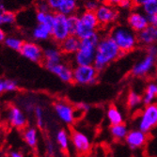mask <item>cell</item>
<instances>
[{"mask_svg": "<svg viewBox=\"0 0 157 157\" xmlns=\"http://www.w3.org/2000/svg\"><path fill=\"white\" fill-rule=\"evenodd\" d=\"M157 58L147 54L144 58L137 61L132 68L131 73L135 77H145L155 69Z\"/></svg>", "mask_w": 157, "mask_h": 157, "instance_id": "cell-10", "label": "cell"}, {"mask_svg": "<svg viewBox=\"0 0 157 157\" xmlns=\"http://www.w3.org/2000/svg\"><path fill=\"white\" fill-rule=\"evenodd\" d=\"M100 27L99 21L96 13L93 11L85 10L79 14V23L75 32V35L80 39L84 40L90 37Z\"/></svg>", "mask_w": 157, "mask_h": 157, "instance_id": "cell-4", "label": "cell"}, {"mask_svg": "<svg viewBox=\"0 0 157 157\" xmlns=\"http://www.w3.org/2000/svg\"><path fill=\"white\" fill-rule=\"evenodd\" d=\"M81 44V40L76 35H70L62 42L59 44V49L63 55L66 56H75L78 51Z\"/></svg>", "mask_w": 157, "mask_h": 157, "instance_id": "cell-18", "label": "cell"}, {"mask_svg": "<svg viewBox=\"0 0 157 157\" xmlns=\"http://www.w3.org/2000/svg\"><path fill=\"white\" fill-rule=\"evenodd\" d=\"M148 19H149V24L151 25H153V26H156L157 27V14L148 16Z\"/></svg>", "mask_w": 157, "mask_h": 157, "instance_id": "cell-44", "label": "cell"}, {"mask_svg": "<svg viewBox=\"0 0 157 157\" xmlns=\"http://www.w3.org/2000/svg\"><path fill=\"white\" fill-rule=\"evenodd\" d=\"M121 1L122 0H105V3L112 7H119Z\"/></svg>", "mask_w": 157, "mask_h": 157, "instance_id": "cell-43", "label": "cell"}, {"mask_svg": "<svg viewBox=\"0 0 157 157\" xmlns=\"http://www.w3.org/2000/svg\"><path fill=\"white\" fill-rule=\"evenodd\" d=\"M141 104H143V102H142V95H140L135 90H130L128 92L126 100V105L128 108L134 110L137 108Z\"/></svg>", "mask_w": 157, "mask_h": 157, "instance_id": "cell-27", "label": "cell"}, {"mask_svg": "<svg viewBox=\"0 0 157 157\" xmlns=\"http://www.w3.org/2000/svg\"><path fill=\"white\" fill-rule=\"evenodd\" d=\"M67 23H68V27L71 35H75L78 23H79V15L77 14H73V15L67 16Z\"/></svg>", "mask_w": 157, "mask_h": 157, "instance_id": "cell-33", "label": "cell"}, {"mask_svg": "<svg viewBox=\"0 0 157 157\" xmlns=\"http://www.w3.org/2000/svg\"><path fill=\"white\" fill-rule=\"evenodd\" d=\"M6 32L3 29L2 26H0V42H4L5 39H6Z\"/></svg>", "mask_w": 157, "mask_h": 157, "instance_id": "cell-45", "label": "cell"}, {"mask_svg": "<svg viewBox=\"0 0 157 157\" xmlns=\"http://www.w3.org/2000/svg\"><path fill=\"white\" fill-rule=\"evenodd\" d=\"M90 105L88 104H85V103H80V104H77L75 106V112H79V113H83V114H86L90 111Z\"/></svg>", "mask_w": 157, "mask_h": 157, "instance_id": "cell-38", "label": "cell"}, {"mask_svg": "<svg viewBox=\"0 0 157 157\" xmlns=\"http://www.w3.org/2000/svg\"><path fill=\"white\" fill-rule=\"evenodd\" d=\"M125 143L131 150H136L142 148L147 141V134L142 132L141 130L133 129L129 131L125 137Z\"/></svg>", "mask_w": 157, "mask_h": 157, "instance_id": "cell-16", "label": "cell"}, {"mask_svg": "<svg viewBox=\"0 0 157 157\" xmlns=\"http://www.w3.org/2000/svg\"><path fill=\"white\" fill-rule=\"evenodd\" d=\"M23 138L27 146H29L30 148H35L39 140L37 129L34 127H25L23 131Z\"/></svg>", "mask_w": 157, "mask_h": 157, "instance_id": "cell-23", "label": "cell"}, {"mask_svg": "<svg viewBox=\"0 0 157 157\" xmlns=\"http://www.w3.org/2000/svg\"><path fill=\"white\" fill-rule=\"evenodd\" d=\"M133 4H134V8L136 9H141L147 2H149L150 0H132Z\"/></svg>", "mask_w": 157, "mask_h": 157, "instance_id": "cell-41", "label": "cell"}, {"mask_svg": "<svg viewBox=\"0 0 157 157\" xmlns=\"http://www.w3.org/2000/svg\"><path fill=\"white\" fill-rule=\"evenodd\" d=\"M119 8L122 10H131L134 8V4L132 0H122L121 4L119 5Z\"/></svg>", "mask_w": 157, "mask_h": 157, "instance_id": "cell-39", "label": "cell"}, {"mask_svg": "<svg viewBox=\"0 0 157 157\" xmlns=\"http://www.w3.org/2000/svg\"><path fill=\"white\" fill-rule=\"evenodd\" d=\"M121 56V51L113 39L109 35L103 36L96 48L93 65L99 72H102L109 64L120 59Z\"/></svg>", "mask_w": 157, "mask_h": 157, "instance_id": "cell-1", "label": "cell"}, {"mask_svg": "<svg viewBox=\"0 0 157 157\" xmlns=\"http://www.w3.org/2000/svg\"><path fill=\"white\" fill-rule=\"evenodd\" d=\"M44 68L56 77H59L63 83L70 84L74 82V68L62 61L55 64H44Z\"/></svg>", "mask_w": 157, "mask_h": 157, "instance_id": "cell-11", "label": "cell"}, {"mask_svg": "<svg viewBox=\"0 0 157 157\" xmlns=\"http://www.w3.org/2000/svg\"><path fill=\"white\" fill-rule=\"evenodd\" d=\"M141 10L143 11L147 16L157 14V0H150L149 2H147L141 8Z\"/></svg>", "mask_w": 157, "mask_h": 157, "instance_id": "cell-34", "label": "cell"}, {"mask_svg": "<svg viewBox=\"0 0 157 157\" xmlns=\"http://www.w3.org/2000/svg\"><path fill=\"white\" fill-rule=\"evenodd\" d=\"M19 53L31 62H44V49L34 41H25Z\"/></svg>", "mask_w": 157, "mask_h": 157, "instance_id": "cell-12", "label": "cell"}, {"mask_svg": "<svg viewBox=\"0 0 157 157\" xmlns=\"http://www.w3.org/2000/svg\"><path fill=\"white\" fill-rule=\"evenodd\" d=\"M99 71L94 65H75L74 68V83L80 86H90L97 82Z\"/></svg>", "mask_w": 157, "mask_h": 157, "instance_id": "cell-6", "label": "cell"}, {"mask_svg": "<svg viewBox=\"0 0 157 157\" xmlns=\"http://www.w3.org/2000/svg\"><path fill=\"white\" fill-rule=\"evenodd\" d=\"M157 99V83L151 82L147 85V87L144 90V93L142 95V102L144 105H148L155 102Z\"/></svg>", "mask_w": 157, "mask_h": 157, "instance_id": "cell-21", "label": "cell"}, {"mask_svg": "<svg viewBox=\"0 0 157 157\" xmlns=\"http://www.w3.org/2000/svg\"><path fill=\"white\" fill-rule=\"evenodd\" d=\"M110 135L116 140H124L127 134L129 133L128 127L124 123H120L116 125H110L109 128Z\"/></svg>", "mask_w": 157, "mask_h": 157, "instance_id": "cell-25", "label": "cell"}, {"mask_svg": "<svg viewBox=\"0 0 157 157\" xmlns=\"http://www.w3.org/2000/svg\"><path fill=\"white\" fill-rule=\"evenodd\" d=\"M100 5L101 4H100L97 0H86L84 3V9H85V10L95 12Z\"/></svg>", "mask_w": 157, "mask_h": 157, "instance_id": "cell-35", "label": "cell"}, {"mask_svg": "<svg viewBox=\"0 0 157 157\" xmlns=\"http://www.w3.org/2000/svg\"><path fill=\"white\" fill-rule=\"evenodd\" d=\"M54 110L58 118L65 124L71 125L75 121V109L67 101L59 100L54 104Z\"/></svg>", "mask_w": 157, "mask_h": 157, "instance_id": "cell-9", "label": "cell"}, {"mask_svg": "<svg viewBox=\"0 0 157 157\" xmlns=\"http://www.w3.org/2000/svg\"><path fill=\"white\" fill-rule=\"evenodd\" d=\"M50 9L52 11H56L58 12L59 7L61 6L62 2H63V0H46Z\"/></svg>", "mask_w": 157, "mask_h": 157, "instance_id": "cell-37", "label": "cell"}, {"mask_svg": "<svg viewBox=\"0 0 157 157\" xmlns=\"http://www.w3.org/2000/svg\"><path fill=\"white\" fill-rule=\"evenodd\" d=\"M52 26L49 24H38L32 30V38L36 40H46L52 38Z\"/></svg>", "mask_w": 157, "mask_h": 157, "instance_id": "cell-19", "label": "cell"}, {"mask_svg": "<svg viewBox=\"0 0 157 157\" xmlns=\"http://www.w3.org/2000/svg\"><path fill=\"white\" fill-rule=\"evenodd\" d=\"M102 35L96 31L90 37L81 40L78 51L75 54L74 62L75 65H93L97 45L102 39Z\"/></svg>", "mask_w": 157, "mask_h": 157, "instance_id": "cell-2", "label": "cell"}, {"mask_svg": "<svg viewBox=\"0 0 157 157\" xmlns=\"http://www.w3.org/2000/svg\"><path fill=\"white\" fill-rule=\"evenodd\" d=\"M62 52L59 48L47 47L44 50V64H55L61 62Z\"/></svg>", "mask_w": 157, "mask_h": 157, "instance_id": "cell-20", "label": "cell"}, {"mask_svg": "<svg viewBox=\"0 0 157 157\" xmlns=\"http://www.w3.org/2000/svg\"><path fill=\"white\" fill-rule=\"evenodd\" d=\"M18 90V83L14 79H0V94L3 92H14Z\"/></svg>", "mask_w": 157, "mask_h": 157, "instance_id": "cell-28", "label": "cell"}, {"mask_svg": "<svg viewBox=\"0 0 157 157\" xmlns=\"http://www.w3.org/2000/svg\"><path fill=\"white\" fill-rule=\"evenodd\" d=\"M10 157H24L23 154L19 151H11L10 152Z\"/></svg>", "mask_w": 157, "mask_h": 157, "instance_id": "cell-46", "label": "cell"}, {"mask_svg": "<svg viewBox=\"0 0 157 157\" xmlns=\"http://www.w3.org/2000/svg\"><path fill=\"white\" fill-rule=\"evenodd\" d=\"M106 118L110 125H116L120 123H123L124 118L122 113L119 110V108L114 105H110L106 110Z\"/></svg>", "mask_w": 157, "mask_h": 157, "instance_id": "cell-22", "label": "cell"}, {"mask_svg": "<svg viewBox=\"0 0 157 157\" xmlns=\"http://www.w3.org/2000/svg\"><path fill=\"white\" fill-rule=\"evenodd\" d=\"M0 157H2V156H0Z\"/></svg>", "mask_w": 157, "mask_h": 157, "instance_id": "cell-48", "label": "cell"}, {"mask_svg": "<svg viewBox=\"0 0 157 157\" xmlns=\"http://www.w3.org/2000/svg\"><path fill=\"white\" fill-rule=\"evenodd\" d=\"M149 25L148 16L142 10H134L127 17V25L136 34L145 29Z\"/></svg>", "mask_w": 157, "mask_h": 157, "instance_id": "cell-13", "label": "cell"}, {"mask_svg": "<svg viewBox=\"0 0 157 157\" xmlns=\"http://www.w3.org/2000/svg\"><path fill=\"white\" fill-rule=\"evenodd\" d=\"M7 119L9 124L18 130L25 129L27 125V119L25 112L16 105H10L8 109Z\"/></svg>", "mask_w": 157, "mask_h": 157, "instance_id": "cell-14", "label": "cell"}, {"mask_svg": "<svg viewBox=\"0 0 157 157\" xmlns=\"http://www.w3.org/2000/svg\"><path fill=\"white\" fill-rule=\"evenodd\" d=\"M16 21V14L9 11V10H4V11H0V26H8L11 25L15 23Z\"/></svg>", "mask_w": 157, "mask_h": 157, "instance_id": "cell-30", "label": "cell"}, {"mask_svg": "<svg viewBox=\"0 0 157 157\" xmlns=\"http://www.w3.org/2000/svg\"><path fill=\"white\" fill-rule=\"evenodd\" d=\"M46 151H47V152H48V154L50 156H53L55 154V151H56L55 145H54L53 142L50 141V140H48L47 143H46Z\"/></svg>", "mask_w": 157, "mask_h": 157, "instance_id": "cell-40", "label": "cell"}, {"mask_svg": "<svg viewBox=\"0 0 157 157\" xmlns=\"http://www.w3.org/2000/svg\"><path fill=\"white\" fill-rule=\"evenodd\" d=\"M36 7H37V10L38 11H42V12L52 11L46 0H39V1H37Z\"/></svg>", "mask_w": 157, "mask_h": 157, "instance_id": "cell-36", "label": "cell"}, {"mask_svg": "<svg viewBox=\"0 0 157 157\" xmlns=\"http://www.w3.org/2000/svg\"><path fill=\"white\" fill-rule=\"evenodd\" d=\"M71 35L68 23L67 16L62 13L56 12L55 19L52 26V39L56 44H59L65 39H67Z\"/></svg>", "mask_w": 157, "mask_h": 157, "instance_id": "cell-7", "label": "cell"}, {"mask_svg": "<svg viewBox=\"0 0 157 157\" xmlns=\"http://www.w3.org/2000/svg\"><path fill=\"white\" fill-rule=\"evenodd\" d=\"M147 54L151 55V56H155V58H157V46H156V44H153V45L147 47Z\"/></svg>", "mask_w": 157, "mask_h": 157, "instance_id": "cell-42", "label": "cell"}, {"mask_svg": "<svg viewBox=\"0 0 157 157\" xmlns=\"http://www.w3.org/2000/svg\"><path fill=\"white\" fill-rule=\"evenodd\" d=\"M4 10H6L5 6L3 4H0V11H4Z\"/></svg>", "mask_w": 157, "mask_h": 157, "instance_id": "cell-47", "label": "cell"}, {"mask_svg": "<svg viewBox=\"0 0 157 157\" xmlns=\"http://www.w3.org/2000/svg\"><path fill=\"white\" fill-rule=\"evenodd\" d=\"M24 42L25 41L23 40H21L20 38L16 36H7L4 40V44L8 48L13 51H17V52H20Z\"/></svg>", "mask_w": 157, "mask_h": 157, "instance_id": "cell-29", "label": "cell"}, {"mask_svg": "<svg viewBox=\"0 0 157 157\" xmlns=\"http://www.w3.org/2000/svg\"><path fill=\"white\" fill-rule=\"evenodd\" d=\"M79 9V0H63L58 12L62 13L66 16L76 14Z\"/></svg>", "mask_w": 157, "mask_h": 157, "instance_id": "cell-24", "label": "cell"}, {"mask_svg": "<svg viewBox=\"0 0 157 157\" xmlns=\"http://www.w3.org/2000/svg\"><path fill=\"white\" fill-rule=\"evenodd\" d=\"M100 26H106L118 22L120 18V12L115 8L107 4H101L95 11Z\"/></svg>", "mask_w": 157, "mask_h": 157, "instance_id": "cell-8", "label": "cell"}, {"mask_svg": "<svg viewBox=\"0 0 157 157\" xmlns=\"http://www.w3.org/2000/svg\"><path fill=\"white\" fill-rule=\"evenodd\" d=\"M138 44L144 47H149L151 45L157 44V27L149 25L145 29L137 33Z\"/></svg>", "mask_w": 157, "mask_h": 157, "instance_id": "cell-17", "label": "cell"}, {"mask_svg": "<svg viewBox=\"0 0 157 157\" xmlns=\"http://www.w3.org/2000/svg\"><path fill=\"white\" fill-rule=\"evenodd\" d=\"M54 19H55V13H53L52 11H49V12L37 11L36 13V21L38 24L53 25Z\"/></svg>", "mask_w": 157, "mask_h": 157, "instance_id": "cell-31", "label": "cell"}, {"mask_svg": "<svg viewBox=\"0 0 157 157\" xmlns=\"http://www.w3.org/2000/svg\"><path fill=\"white\" fill-rule=\"evenodd\" d=\"M71 141H72L74 148L78 153L85 154L90 151L91 148L90 140L87 135L82 132L74 131L72 133V136H71Z\"/></svg>", "mask_w": 157, "mask_h": 157, "instance_id": "cell-15", "label": "cell"}, {"mask_svg": "<svg viewBox=\"0 0 157 157\" xmlns=\"http://www.w3.org/2000/svg\"><path fill=\"white\" fill-rule=\"evenodd\" d=\"M34 117H35V121H36V124L39 128L42 129L45 125V121H44V109H42L41 106L37 105L34 109Z\"/></svg>", "mask_w": 157, "mask_h": 157, "instance_id": "cell-32", "label": "cell"}, {"mask_svg": "<svg viewBox=\"0 0 157 157\" xmlns=\"http://www.w3.org/2000/svg\"><path fill=\"white\" fill-rule=\"evenodd\" d=\"M157 127V102L145 105L142 109L137 121V128L149 134Z\"/></svg>", "mask_w": 157, "mask_h": 157, "instance_id": "cell-5", "label": "cell"}, {"mask_svg": "<svg viewBox=\"0 0 157 157\" xmlns=\"http://www.w3.org/2000/svg\"><path fill=\"white\" fill-rule=\"evenodd\" d=\"M56 141L59 148L66 151L70 148V136L65 129H59L56 133Z\"/></svg>", "mask_w": 157, "mask_h": 157, "instance_id": "cell-26", "label": "cell"}, {"mask_svg": "<svg viewBox=\"0 0 157 157\" xmlns=\"http://www.w3.org/2000/svg\"><path fill=\"white\" fill-rule=\"evenodd\" d=\"M108 35L117 44L122 55L134 51L138 45L137 34L128 25H119L114 26Z\"/></svg>", "mask_w": 157, "mask_h": 157, "instance_id": "cell-3", "label": "cell"}]
</instances>
